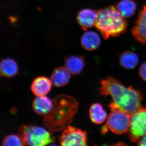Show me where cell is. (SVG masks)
<instances>
[{"instance_id":"7c38bea8","label":"cell","mask_w":146,"mask_h":146,"mask_svg":"<svg viewBox=\"0 0 146 146\" xmlns=\"http://www.w3.org/2000/svg\"><path fill=\"white\" fill-rule=\"evenodd\" d=\"M85 65L83 56H70L65 58V66L71 74L76 75L81 72Z\"/></svg>"},{"instance_id":"44dd1931","label":"cell","mask_w":146,"mask_h":146,"mask_svg":"<svg viewBox=\"0 0 146 146\" xmlns=\"http://www.w3.org/2000/svg\"><path fill=\"white\" fill-rule=\"evenodd\" d=\"M138 145L139 146H146V133L138 141Z\"/></svg>"},{"instance_id":"5bb4252c","label":"cell","mask_w":146,"mask_h":146,"mask_svg":"<svg viewBox=\"0 0 146 146\" xmlns=\"http://www.w3.org/2000/svg\"><path fill=\"white\" fill-rule=\"evenodd\" d=\"M100 43V38L95 32H86L82 36V46L87 50L91 51L97 49L99 47Z\"/></svg>"},{"instance_id":"3957f363","label":"cell","mask_w":146,"mask_h":146,"mask_svg":"<svg viewBox=\"0 0 146 146\" xmlns=\"http://www.w3.org/2000/svg\"><path fill=\"white\" fill-rule=\"evenodd\" d=\"M95 25L103 38L106 39L125 32L128 22L117 7L111 5L98 11Z\"/></svg>"},{"instance_id":"8fae6325","label":"cell","mask_w":146,"mask_h":146,"mask_svg":"<svg viewBox=\"0 0 146 146\" xmlns=\"http://www.w3.org/2000/svg\"><path fill=\"white\" fill-rule=\"evenodd\" d=\"M33 109L36 114L43 116L49 113L53 106V99L46 96L36 97L33 102Z\"/></svg>"},{"instance_id":"ac0fdd59","label":"cell","mask_w":146,"mask_h":146,"mask_svg":"<svg viewBox=\"0 0 146 146\" xmlns=\"http://www.w3.org/2000/svg\"><path fill=\"white\" fill-rule=\"evenodd\" d=\"M117 8L125 18H130L136 12L137 5L133 0H121L118 3Z\"/></svg>"},{"instance_id":"52a82bcc","label":"cell","mask_w":146,"mask_h":146,"mask_svg":"<svg viewBox=\"0 0 146 146\" xmlns=\"http://www.w3.org/2000/svg\"><path fill=\"white\" fill-rule=\"evenodd\" d=\"M60 145L84 146L87 145V135L85 131L68 126L63 129L59 138Z\"/></svg>"},{"instance_id":"5b68a950","label":"cell","mask_w":146,"mask_h":146,"mask_svg":"<svg viewBox=\"0 0 146 146\" xmlns=\"http://www.w3.org/2000/svg\"><path fill=\"white\" fill-rule=\"evenodd\" d=\"M111 110L105 127L118 134L128 133L130 127V115L119 110Z\"/></svg>"},{"instance_id":"ba28073f","label":"cell","mask_w":146,"mask_h":146,"mask_svg":"<svg viewBox=\"0 0 146 146\" xmlns=\"http://www.w3.org/2000/svg\"><path fill=\"white\" fill-rule=\"evenodd\" d=\"M131 31L137 41L146 45V5L139 13Z\"/></svg>"},{"instance_id":"30bf717a","label":"cell","mask_w":146,"mask_h":146,"mask_svg":"<svg viewBox=\"0 0 146 146\" xmlns=\"http://www.w3.org/2000/svg\"><path fill=\"white\" fill-rule=\"evenodd\" d=\"M52 84L50 79L43 76H39L33 81L31 91L36 97L46 96L50 91Z\"/></svg>"},{"instance_id":"e0dca14e","label":"cell","mask_w":146,"mask_h":146,"mask_svg":"<svg viewBox=\"0 0 146 146\" xmlns=\"http://www.w3.org/2000/svg\"><path fill=\"white\" fill-rule=\"evenodd\" d=\"M139 58L135 53L126 51L121 55L119 58L120 65L126 69H133L138 65Z\"/></svg>"},{"instance_id":"7a4b0ae2","label":"cell","mask_w":146,"mask_h":146,"mask_svg":"<svg viewBox=\"0 0 146 146\" xmlns=\"http://www.w3.org/2000/svg\"><path fill=\"white\" fill-rule=\"evenodd\" d=\"M51 111L44 116L43 122L49 130L57 132L70 125L77 112L78 103L70 96L59 95L53 99Z\"/></svg>"},{"instance_id":"277c9868","label":"cell","mask_w":146,"mask_h":146,"mask_svg":"<svg viewBox=\"0 0 146 146\" xmlns=\"http://www.w3.org/2000/svg\"><path fill=\"white\" fill-rule=\"evenodd\" d=\"M18 134L24 145L45 146L53 143L55 141L50 132L44 128L37 126H21Z\"/></svg>"},{"instance_id":"4fadbf2b","label":"cell","mask_w":146,"mask_h":146,"mask_svg":"<svg viewBox=\"0 0 146 146\" xmlns=\"http://www.w3.org/2000/svg\"><path fill=\"white\" fill-rule=\"evenodd\" d=\"M71 75L65 67H58L53 71L50 80L54 86L61 87L68 84L71 78Z\"/></svg>"},{"instance_id":"6da1fadb","label":"cell","mask_w":146,"mask_h":146,"mask_svg":"<svg viewBox=\"0 0 146 146\" xmlns=\"http://www.w3.org/2000/svg\"><path fill=\"white\" fill-rule=\"evenodd\" d=\"M100 94L110 96L113 102L109 104L110 109H117L130 115L142 108L143 96L141 92L131 86L125 87L116 79L108 77L102 80Z\"/></svg>"},{"instance_id":"8992f818","label":"cell","mask_w":146,"mask_h":146,"mask_svg":"<svg viewBox=\"0 0 146 146\" xmlns=\"http://www.w3.org/2000/svg\"><path fill=\"white\" fill-rule=\"evenodd\" d=\"M132 142H138L146 133V107L140 109L131 115L128 131Z\"/></svg>"},{"instance_id":"ffe728a7","label":"cell","mask_w":146,"mask_h":146,"mask_svg":"<svg viewBox=\"0 0 146 146\" xmlns=\"http://www.w3.org/2000/svg\"><path fill=\"white\" fill-rule=\"evenodd\" d=\"M139 75L142 79L146 81V62L142 64L139 69Z\"/></svg>"},{"instance_id":"9c48e42d","label":"cell","mask_w":146,"mask_h":146,"mask_svg":"<svg viewBox=\"0 0 146 146\" xmlns=\"http://www.w3.org/2000/svg\"><path fill=\"white\" fill-rule=\"evenodd\" d=\"M97 16L98 11L91 9H84L78 12L77 21L82 29L86 31L95 25Z\"/></svg>"},{"instance_id":"9a60e30c","label":"cell","mask_w":146,"mask_h":146,"mask_svg":"<svg viewBox=\"0 0 146 146\" xmlns=\"http://www.w3.org/2000/svg\"><path fill=\"white\" fill-rule=\"evenodd\" d=\"M18 67L17 63L10 58L2 59L0 65V73L1 76L11 78L17 74Z\"/></svg>"},{"instance_id":"2e32d148","label":"cell","mask_w":146,"mask_h":146,"mask_svg":"<svg viewBox=\"0 0 146 146\" xmlns=\"http://www.w3.org/2000/svg\"><path fill=\"white\" fill-rule=\"evenodd\" d=\"M89 116L93 123L97 124H100L105 121L107 118V115L101 104L95 103L92 104L90 107Z\"/></svg>"},{"instance_id":"d6986e66","label":"cell","mask_w":146,"mask_h":146,"mask_svg":"<svg viewBox=\"0 0 146 146\" xmlns=\"http://www.w3.org/2000/svg\"><path fill=\"white\" fill-rule=\"evenodd\" d=\"M2 145L4 146L24 145L20 136L15 134H11L6 136L3 140Z\"/></svg>"}]
</instances>
